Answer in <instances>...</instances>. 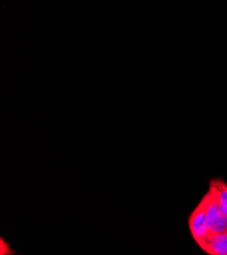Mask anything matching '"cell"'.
Returning <instances> with one entry per match:
<instances>
[{
  "label": "cell",
  "instance_id": "cell-1",
  "mask_svg": "<svg viewBox=\"0 0 227 255\" xmlns=\"http://www.w3.org/2000/svg\"><path fill=\"white\" fill-rule=\"evenodd\" d=\"M205 205L206 216L209 229L212 234L227 232V214L217 203L210 191L201 199Z\"/></svg>",
  "mask_w": 227,
  "mask_h": 255
},
{
  "label": "cell",
  "instance_id": "cell-2",
  "mask_svg": "<svg viewBox=\"0 0 227 255\" xmlns=\"http://www.w3.org/2000/svg\"><path fill=\"white\" fill-rule=\"evenodd\" d=\"M189 228L192 237L199 246L212 235L208 226L205 205L202 200L190 215Z\"/></svg>",
  "mask_w": 227,
  "mask_h": 255
},
{
  "label": "cell",
  "instance_id": "cell-3",
  "mask_svg": "<svg viewBox=\"0 0 227 255\" xmlns=\"http://www.w3.org/2000/svg\"><path fill=\"white\" fill-rule=\"evenodd\" d=\"M200 248L208 255H227V232L212 234Z\"/></svg>",
  "mask_w": 227,
  "mask_h": 255
},
{
  "label": "cell",
  "instance_id": "cell-4",
  "mask_svg": "<svg viewBox=\"0 0 227 255\" xmlns=\"http://www.w3.org/2000/svg\"><path fill=\"white\" fill-rule=\"evenodd\" d=\"M209 191L220 207L227 214V183L222 179L215 178L209 184Z\"/></svg>",
  "mask_w": 227,
  "mask_h": 255
},
{
  "label": "cell",
  "instance_id": "cell-5",
  "mask_svg": "<svg viewBox=\"0 0 227 255\" xmlns=\"http://www.w3.org/2000/svg\"><path fill=\"white\" fill-rule=\"evenodd\" d=\"M15 252L11 249L10 245L3 239H0V255H14Z\"/></svg>",
  "mask_w": 227,
  "mask_h": 255
}]
</instances>
